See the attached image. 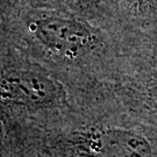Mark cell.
<instances>
[{
  "label": "cell",
  "mask_w": 157,
  "mask_h": 157,
  "mask_svg": "<svg viewBox=\"0 0 157 157\" xmlns=\"http://www.w3.org/2000/svg\"><path fill=\"white\" fill-rule=\"evenodd\" d=\"M0 98L33 107L52 106L59 98L58 85L44 75L32 71H11L0 77Z\"/></svg>",
  "instance_id": "1"
},
{
  "label": "cell",
  "mask_w": 157,
  "mask_h": 157,
  "mask_svg": "<svg viewBox=\"0 0 157 157\" xmlns=\"http://www.w3.org/2000/svg\"><path fill=\"white\" fill-rule=\"evenodd\" d=\"M29 29L41 44L64 56H77L92 43V35L84 25L57 17H40Z\"/></svg>",
  "instance_id": "2"
},
{
  "label": "cell",
  "mask_w": 157,
  "mask_h": 157,
  "mask_svg": "<svg viewBox=\"0 0 157 157\" xmlns=\"http://www.w3.org/2000/svg\"><path fill=\"white\" fill-rule=\"evenodd\" d=\"M84 149L90 157H151V147L144 137L121 129L92 133L85 140Z\"/></svg>",
  "instance_id": "3"
},
{
  "label": "cell",
  "mask_w": 157,
  "mask_h": 157,
  "mask_svg": "<svg viewBox=\"0 0 157 157\" xmlns=\"http://www.w3.org/2000/svg\"><path fill=\"white\" fill-rule=\"evenodd\" d=\"M4 137H5V130L4 126L0 121V157H2V148H4Z\"/></svg>",
  "instance_id": "4"
}]
</instances>
